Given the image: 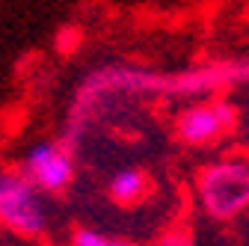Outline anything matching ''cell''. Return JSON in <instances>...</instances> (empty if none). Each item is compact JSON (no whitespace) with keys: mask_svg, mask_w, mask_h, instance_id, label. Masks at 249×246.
<instances>
[{"mask_svg":"<svg viewBox=\"0 0 249 246\" xmlns=\"http://www.w3.org/2000/svg\"><path fill=\"white\" fill-rule=\"evenodd\" d=\"M24 178L39 193H62L74 178V158L59 142H39L24 158Z\"/></svg>","mask_w":249,"mask_h":246,"instance_id":"obj_4","label":"cell"},{"mask_svg":"<svg viewBox=\"0 0 249 246\" xmlns=\"http://www.w3.org/2000/svg\"><path fill=\"white\" fill-rule=\"evenodd\" d=\"M154 246H196V237L190 226H169L166 231L158 234Z\"/></svg>","mask_w":249,"mask_h":246,"instance_id":"obj_7","label":"cell"},{"mask_svg":"<svg viewBox=\"0 0 249 246\" xmlns=\"http://www.w3.org/2000/svg\"><path fill=\"white\" fill-rule=\"evenodd\" d=\"M71 246H137V243L124 240V237L104 234V231L89 228V226H80V228H74V234H71Z\"/></svg>","mask_w":249,"mask_h":246,"instance_id":"obj_6","label":"cell"},{"mask_svg":"<svg viewBox=\"0 0 249 246\" xmlns=\"http://www.w3.org/2000/svg\"><path fill=\"white\" fill-rule=\"evenodd\" d=\"M0 223L24 237H39L48 228V208L42 193L24 178V172L0 175Z\"/></svg>","mask_w":249,"mask_h":246,"instance_id":"obj_2","label":"cell"},{"mask_svg":"<svg viewBox=\"0 0 249 246\" xmlns=\"http://www.w3.org/2000/svg\"><path fill=\"white\" fill-rule=\"evenodd\" d=\"M196 199L213 220H234L249 211V163L216 160L196 178Z\"/></svg>","mask_w":249,"mask_h":246,"instance_id":"obj_1","label":"cell"},{"mask_svg":"<svg viewBox=\"0 0 249 246\" xmlns=\"http://www.w3.org/2000/svg\"><path fill=\"white\" fill-rule=\"evenodd\" d=\"M237 122V113L229 101H202L193 107H184L175 116V137L178 142L190 148L213 145L220 137H226Z\"/></svg>","mask_w":249,"mask_h":246,"instance_id":"obj_3","label":"cell"},{"mask_svg":"<svg viewBox=\"0 0 249 246\" xmlns=\"http://www.w3.org/2000/svg\"><path fill=\"white\" fill-rule=\"evenodd\" d=\"M151 193H154V178H151L142 166L119 169V172L110 178V184H107V196H110L119 208H137V205H142Z\"/></svg>","mask_w":249,"mask_h":246,"instance_id":"obj_5","label":"cell"}]
</instances>
